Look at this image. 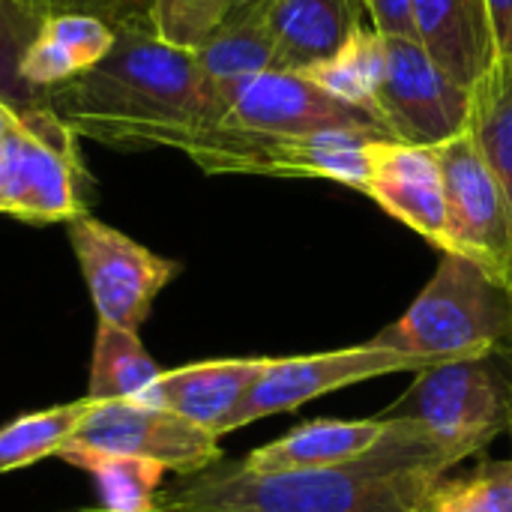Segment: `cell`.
<instances>
[{
	"label": "cell",
	"instance_id": "26",
	"mask_svg": "<svg viewBox=\"0 0 512 512\" xmlns=\"http://www.w3.org/2000/svg\"><path fill=\"white\" fill-rule=\"evenodd\" d=\"M225 24V0H153L150 27L153 33L180 48H201Z\"/></svg>",
	"mask_w": 512,
	"mask_h": 512
},
{
	"label": "cell",
	"instance_id": "4",
	"mask_svg": "<svg viewBox=\"0 0 512 512\" xmlns=\"http://www.w3.org/2000/svg\"><path fill=\"white\" fill-rule=\"evenodd\" d=\"M378 417L423 423L441 441L471 456L483 453L510 429L512 345L417 372L414 384Z\"/></svg>",
	"mask_w": 512,
	"mask_h": 512
},
{
	"label": "cell",
	"instance_id": "23",
	"mask_svg": "<svg viewBox=\"0 0 512 512\" xmlns=\"http://www.w3.org/2000/svg\"><path fill=\"white\" fill-rule=\"evenodd\" d=\"M93 399L81 396L75 402H63L45 411L21 414L0 429V474H12L30 468L48 456H57L93 411Z\"/></svg>",
	"mask_w": 512,
	"mask_h": 512
},
{
	"label": "cell",
	"instance_id": "17",
	"mask_svg": "<svg viewBox=\"0 0 512 512\" xmlns=\"http://www.w3.org/2000/svg\"><path fill=\"white\" fill-rule=\"evenodd\" d=\"M117 42V30L87 12H48L27 45L18 75L36 96L87 75Z\"/></svg>",
	"mask_w": 512,
	"mask_h": 512
},
{
	"label": "cell",
	"instance_id": "6",
	"mask_svg": "<svg viewBox=\"0 0 512 512\" xmlns=\"http://www.w3.org/2000/svg\"><path fill=\"white\" fill-rule=\"evenodd\" d=\"M390 138L381 132H318L273 135L231 126L198 129L180 141L204 174H255V177H318L351 189H363L369 174V144Z\"/></svg>",
	"mask_w": 512,
	"mask_h": 512
},
{
	"label": "cell",
	"instance_id": "7",
	"mask_svg": "<svg viewBox=\"0 0 512 512\" xmlns=\"http://www.w3.org/2000/svg\"><path fill=\"white\" fill-rule=\"evenodd\" d=\"M375 114L393 141L441 147L468 132L471 87L450 78L411 36H384Z\"/></svg>",
	"mask_w": 512,
	"mask_h": 512
},
{
	"label": "cell",
	"instance_id": "2",
	"mask_svg": "<svg viewBox=\"0 0 512 512\" xmlns=\"http://www.w3.org/2000/svg\"><path fill=\"white\" fill-rule=\"evenodd\" d=\"M39 99L78 138L117 150H177L198 129V66L192 51L150 27H120L99 66Z\"/></svg>",
	"mask_w": 512,
	"mask_h": 512
},
{
	"label": "cell",
	"instance_id": "28",
	"mask_svg": "<svg viewBox=\"0 0 512 512\" xmlns=\"http://www.w3.org/2000/svg\"><path fill=\"white\" fill-rule=\"evenodd\" d=\"M27 3L42 18L48 12H87L108 21L114 30L150 27V9H153V0H27Z\"/></svg>",
	"mask_w": 512,
	"mask_h": 512
},
{
	"label": "cell",
	"instance_id": "31",
	"mask_svg": "<svg viewBox=\"0 0 512 512\" xmlns=\"http://www.w3.org/2000/svg\"><path fill=\"white\" fill-rule=\"evenodd\" d=\"M267 0H225V21L228 18H240V15H249L255 9H261Z\"/></svg>",
	"mask_w": 512,
	"mask_h": 512
},
{
	"label": "cell",
	"instance_id": "21",
	"mask_svg": "<svg viewBox=\"0 0 512 512\" xmlns=\"http://www.w3.org/2000/svg\"><path fill=\"white\" fill-rule=\"evenodd\" d=\"M468 135L498 177L512 216V57H495L471 87Z\"/></svg>",
	"mask_w": 512,
	"mask_h": 512
},
{
	"label": "cell",
	"instance_id": "36",
	"mask_svg": "<svg viewBox=\"0 0 512 512\" xmlns=\"http://www.w3.org/2000/svg\"><path fill=\"white\" fill-rule=\"evenodd\" d=\"M99 512H102V510H99Z\"/></svg>",
	"mask_w": 512,
	"mask_h": 512
},
{
	"label": "cell",
	"instance_id": "16",
	"mask_svg": "<svg viewBox=\"0 0 512 512\" xmlns=\"http://www.w3.org/2000/svg\"><path fill=\"white\" fill-rule=\"evenodd\" d=\"M276 45V69L309 72L330 60L360 27V0H267L261 6Z\"/></svg>",
	"mask_w": 512,
	"mask_h": 512
},
{
	"label": "cell",
	"instance_id": "10",
	"mask_svg": "<svg viewBox=\"0 0 512 512\" xmlns=\"http://www.w3.org/2000/svg\"><path fill=\"white\" fill-rule=\"evenodd\" d=\"M423 369H429V363L387 351V348H375L369 342L342 348V351H327V354L267 360L264 372L258 375L246 399L237 405V411L231 414L228 432L243 429L273 414L294 411L312 399H321L342 387H354L360 381L399 375V372H423Z\"/></svg>",
	"mask_w": 512,
	"mask_h": 512
},
{
	"label": "cell",
	"instance_id": "32",
	"mask_svg": "<svg viewBox=\"0 0 512 512\" xmlns=\"http://www.w3.org/2000/svg\"><path fill=\"white\" fill-rule=\"evenodd\" d=\"M12 111L15 105L0 99V153H3V141H6V132H9V123H12Z\"/></svg>",
	"mask_w": 512,
	"mask_h": 512
},
{
	"label": "cell",
	"instance_id": "35",
	"mask_svg": "<svg viewBox=\"0 0 512 512\" xmlns=\"http://www.w3.org/2000/svg\"><path fill=\"white\" fill-rule=\"evenodd\" d=\"M156 512H165V510H156Z\"/></svg>",
	"mask_w": 512,
	"mask_h": 512
},
{
	"label": "cell",
	"instance_id": "12",
	"mask_svg": "<svg viewBox=\"0 0 512 512\" xmlns=\"http://www.w3.org/2000/svg\"><path fill=\"white\" fill-rule=\"evenodd\" d=\"M216 126L273 135H318L342 129L390 135L372 111L342 102L309 75L288 69H267L252 78Z\"/></svg>",
	"mask_w": 512,
	"mask_h": 512
},
{
	"label": "cell",
	"instance_id": "30",
	"mask_svg": "<svg viewBox=\"0 0 512 512\" xmlns=\"http://www.w3.org/2000/svg\"><path fill=\"white\" fill-rule=\"evenodd\" d=\"M483 6H486V18H489L495 57H501V54H507V42H510L512 0H483Z\"/></svg>",
	"mask_w": 512,
	"mask_h": 512
},
{
	"label": "cell",
	"instance_id": "25",
	"mask_svg": "<svg viewBox=\"0 0 512 512\" xmlns=\"http://www.w3.org/2000/svg\"><path fill=\"white\" fill-rule=\"evenodd\" d=\"M414 512H512V456L480 462L462 477H441Z\"/></svg>",
	"mask_w": 512,
	"mask_h": 512
},
{
	"label": "cell",
	"instance_id": "8",
	"mask_svg": "<svg viewBox=\"0 0 512 512\" xmlns=\"http://www.w3.org/2000/svg\"><path fill=\"white\" fill-rule=\"evenodd\" d=\"M90 303L102 324L138 333L153 300L180 273V264L162 258L129 234L84 213L66 225Z\"/></svg>",
	"mask_w": 512,
	"mask_h": 512
},
{
	"label": "cell",
	"instance_id": "18",
	"mask_svg": "<svg viewBox=\"0 0 512 512\" xmlns=\"http://www.w3.org/2000/svg\"><path fill=\"white\" fill-rule=\"evenodd\" d=\"M390 420L366 417V420H312L288 435L252 450L240 465L261 474L282 471H318L354 462L378 447L387 435Z\"/></svg>",
	"mask_w": 512,
	"mask_h": 512
},
{
	"label": "cell",
	"instance_id": "29",
	"mask_svg": "<svg viewBox=\"0 0 512 512\" xmlns=\"http://www.w3.org/2000/svg\"><path fill=\"white\" fill-rule=\"evenodd\" d=\"M360 3L369 12L372 30H378L381 36H411V39H417L411 0H360Z\"/></svg>",
	"mask_w": 512,
	"mask_h": 512
},
{
	"label": "cell",
	"instance_id": "24",
	"mask_svg": "<svg viewBox=\"0 0 512 512\" xmlns=\"http://www.w3.org/2000/svg\"><path fill=\"white\" fill-rule=\"evenodd\" d=\"M381 72H384V36L363 24L330 60L312 66L303 75H309L336 99L375 114V90Z\"/></svg>",
	"mask_w": 512,
	"mask_h": 512
},
{
	"label": "cell",
	"instance_id": "5",
	"mask_svg": "<svg viewBox=\"0 0 512 512\" xmlns=\"http://www.w3.org/2000/svg\"><path fill=\"white\" fill-rule=\"evenodd\" d=\"M87 186L78 135L42 99L15 105L0 153V213L30 225H69L90 213Z\"/></svg>",
	"mask_w": 512,
	"mask_h": 512
},
{
	"label": "cell",
	"instance_id": "27",
	"mask_svg": "<svg viewBox=\"0 0 512 512\" xmlns=\"http://www.w3.org/2000/svg\"><path fill=\"white\" fill-rule=\"evenodd\" d=\"M39 24L42 15H36L27 0H0V99L12 105L39 102V96L27 90L18 75V63L33 42Z\"/></svg>",
	"mask_w": 512,
	"mask_h": 512
},
{
	"label": "cell",
	"instance_id": "11",
	"mask_svg": "<svg viewBox=\"0 0 512 512\" xmlns=\"http://www.w3.org/2000/svg\"><path fill=\"white\" fill-rule=\"evenodd\" d=\"M69 447L147 459L183 477H195L222 462V447L213 432L147 402H96Z\"/></svg>",
	"mask_w": 512,
	"mask_h": 512
},
{
	"label": "cell",
	"instance_id": "15",
	"mask_svg": "<svg viewBox=\"0 0 512 512\" xmlns=\"http://www.w3.org/2000/svg\"><path fill=\"white\" fill-rule=\"evenodd\" d=\"M264 366L267 357H246V360H207L180 369H165L144 402L165 408L189 420L192 426L222 438L228 435L231 414L246 399Z\"/></svg>",
	"mask_w": 512,
	"mask_h": 512
},
{
	"label": "cell",
	"instance_id": "33",
	"mask_svg": "<svg viewBox=\"0 0 512 512\" xmlns=\"http://www.w3.org/2000/svg\"><path fill=\"white\" fill-rule=\"evenodd\" d=\"M507 57H512V30H510V42H507Z\"/></svg>",
	"mask_w": 512,
	"mask_h": 512
},
{
	"label": "cell",
	"instance_id": "13",
	"mask_svg": "<svg viewBox=\"0 0 512 512\" xmlns=\"http://www.w3.org/2000/svg\"><path fill=\"white\" fill-rule=\"evenodd\" d=\"M360 192L432 246H444L447 198L435 147L402 144L393 138L372 141L369 174Z\"/></svg>",
	"mask_w": 512,
	"mask_h": 512
},
{
	"label": "cell",
	"instance_id": "3",
	"mask_svg": "<svg viewBox=\"0 0 512 512\" xmlns=\"http://www.w3.org/2000/svg\"><path fill=\"white\" fill-rule=\"evenodd\" d=\"M369 345L429 366L507 348L512 345V285L465 255L441 252L429 285Z\"/></svg>",
	"mask_w": 512,
	"mask_h": 512
},
{
	"label": "cell",
	"instance_id": "1",
	"mask_svg": "<svg viewBox=\"0 0 512 512\" xmlns=\"http://www.w3.org/2000/svg\"><path fill=\"white\" fill-rule=\"evenodd\" d=\"M471 459L411 420H390L366 456L318 471L261 474L243 465H213L159 495L165 512H414L420 498Z\"/></svg>",
	"mask_w": 512,
	"mask_h": 512
},
{
	"label": "cell",
	"instance_id": "19",
	"mask_svg": "<svg viewBox=\"0 0 512 512\" xmlns=\"http://www.w3.org/2000/svg\"><path fill=\"white\" fill-rule=\"evenodd\" d=\"M417 42L459 84L474 81L495 60L483 0H411Z\"/></svg>",
	"mask_w": 512,
	"mask_h": 512
},
{
	"label": "cell",
	"instance_id": "14",
	"mask_svg": "<svg viewBox=\"0 0 512 512\" xmlns=\"http://www.w3.org/2000/svg\"><path fill=\"white\" fill-rule=\"evenodd\" d=\"M192 54L198 66V129L216 126L252 78L276 69V45L261 9L228 18Z\"/></svg>",
	"mask_w": 512,
	"mask_h": 512
},
{
	"label": "cell",
	"instance_id": "20",
	"mask_svg": "<svg viewBox=\"0 0 512 512\" xmlns=\"http://www.w3.org/2000/svg\"><path fill=\"white\" fill-rule=\"evenodd\" d=\"M162 369L141 345L138 333L111 324H96L87 399L93 402H144Z\"/></svg>",
	"mask_w": 512,
	"mask_h": 512
},
{
	"label": "cell",
	"instance_id": "34",
	"mask_svg": "<svg viewBox=\"0 0 512 512\" xmlns=\"http://www.w3.org/2000/svg\"><path fill=\"white\" fill-rule=\"evenodd\" d=\"M507 435H510V444H512V417H510V429H507Z\"/></svg>",
	"mask_w": 512,
	"mask_h": 512
},
{
	"label": "cell",
	"instance_id": "22",
	"mask_svg": "<svg viewBox=\"0 0 512 512\" xmlns=\"http://www.w3.org/2000/svg\"><path fill=\"white\" fill-rule=\"evenodd\" d=\"M66 465L84 471L96 492L102 512H156L165 468L147 459L135 456H117V453H99V450H81V447H63L57 453Z\"/></svg>",
	"mask_w": 512,
	"mask_h": 512
},
{
	"label": "cell",
	"instance_id": "9",
	"mask_svg": "<svg viewBox=\"0 0 512 512\" xmlns=\"http://www.w3.org/2000/svg\"><path fill=\"white\" fill-rule=\"evenodd\" d=\"M438 150L447 198L441 252H456L512 285V216L507 195L468 132Z\"/></svg>",
	"mask_w": 512,
	"mask_h": 512
}]
</instances>
